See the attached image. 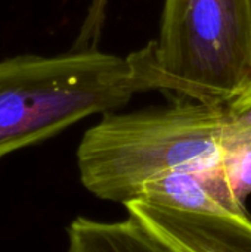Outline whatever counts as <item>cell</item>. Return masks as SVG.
<instances>
[{"instance_id":"obj_1","label":"cell","mask_w":251,"mask_h":252,"mask_svg":"<svg viewBox=\"0 0 251 252\" xmlns=\"http://www.w3.org/2000/svg\"><path fill=\"white\" fill-rule=\"evenodd\" d=\"M155 90L148 47L127 56L95 50L0 61V159L75 123Z\"/></svg>"},{"instance_id":"obj_4","label":"cell","mask_w":251,"mask_h":252,"mask_svg":"<svg viewBox=\"0 0 251 252\" xmlns=\"http://www.w3.org/2000/svg\"><path fill=\"white\" fill-rule=\"evenodd\" d=\"M124 207L178 252H251L250 216L191 213L146 201Z\"/></svg>"},{"instance_id":"obj_7","label":"cell","mask_w":251,"mask_h":252,"mask_svg":"<svg viewBox=\"0 0 251 252\" xmlns=\"http://www.w3.org/2000/svg\"><path fill=\"white\" fill-rule=\"evenodd\" d=\"M220 168L237 201L246 205L251 195V105L228 106L220 139Z\"/></svg>"},{"instance_id":"obj_9","label":"cell","mask_w":251,"mask_h":252,"mask_svg":"<svg viewBox=\"0 0 251 252\" xmlns=\"http://www.w3.org/2000/svg\"><path fill=\"white\" fill-rule=\"evenodd\" d=\"M251 105V81L250 84L247 86V89L232 102L229 103L228 106H232V108H246V106H250Z\"/></svg>"},{"instance_id":"obj_6","label":"cell","mask_w":251,"mask_h":252,"mask_svg":"<svg viewBox=\"0 0 251 252\" xmlns=\"http://www.w3.org/2000/svg\"><path fill=\"white\" fill-rule=\"evenodd\" d=\"M67 252H178L136 217L102 221L78 216L67 227Z\"/></svg>"},{"instance_id":"obj_2","label":"cell","mask_w":251,"mask_h":252,"mask_svg":"<svg viewBox=\"0 0 251 252\" xmlns=\"http://www.w3.org/2000/svg\"><path fill=\"white\" fill-rule=\"evenodd\" d=\"M228 106L176 96L173 103L132 112H105L77 146L83 188L123 205L149 180L183 168L220 165Z\"/></svg>"},{"instance_id":"obj_3","label":"cell","mask_w":251,"mask_h":252,"mask_svg":"<svg viewBox=\"0 0 251 252\" xmlns=\"http://www.w3.org/2000/svg\"><path fill=\"white\" fill-rule=\"evenodd\" d=\"M148 47L155 90L228 106L251 81V0H164Z\"/></svg>"},{"instance_id":"obj_8","label":"cell","mask_w":251,"mask_h":252,"mask_svg":"<svg viewBox=\"0 0 251 252\" xmlns=\"http://www.w3.org/2000/svg\"><path fill=\"white\" fill-rule=\"evenodd\" d=\"M108 0H90L78 34L71 50H95L98 49L102 30L107 21Z\"/></svg>"},{"instance_id":"obj_5","label":"cell","mask_w":251,"mask_h":252,"mask_svg":"<svg viewBox=\"0 0 251 252\" xmlns=\"http://www.w3.org/2000/svg\"><path fill=\"white\" fill-rule=\"evenodd\" d=\"M135 201L191 213L249 216L246 205L234 196L220 165L161 174L145 183Z\"/></svg>"}]
</instances>
